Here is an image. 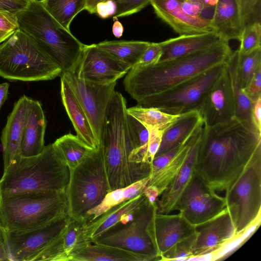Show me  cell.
Instances as JSON below:
<instances>
[{
    "mask_svg": "<svg viewBox=\"0 0 261 261\" xmlns=\"http://www.w3.org/2000/svg\"><path fill=\"white\" fill-rule=\"evenodd\" d=\"M46 11L61 25L70 31L73 18L85 10L86 0H41Z\"/></svg>",
    "mask_w": 261,
    "mask_h": 261,
    "instance_id": "836d02e7",
    "label": "cell"
},
{
    "mask_svg": "<svg viewBox=\"0 0 261 261\" xmlns=\"http://www.w3.org/2000/svg\"><path fill=\"white\" fill-rule=\"evenodd\" d=\"M226 208L224 197L218 195L194 172L179 202L178 211L196 226L216 216Z\"/></svg>",
    "mask_w": 261,
    "mask_h": 261,
    "instance_id": "4fadbf2b",
    "label": "cell"
},
{
    "mask_svg": "<svg viewBox=\"0 0 261 261\" xmlns=\"http://www.w3.org/2000/svg\"><path fill=\"white\" fill-rule=\"evenodd\" d=\"M19 29L16 13L0 11V44Z\"/></svg>",
    "mask_w": 261,
    "mask_h": 261,
    "instance_id": "ab89813d",
    "label": "cell"
},
{
    "mask_svg": "<svg viewBox=\"0 0 261 261\" xmlns=\"http://www.w3.org/2000/svg\"><path fill=\"white\" fill-rule=\"evenodd\" d=\"M117 5V12L113 17L127 16L136 13L150 4L151 0H113Z\"/></svg>",
    "mask_w": 261,
    "mask_h": 261,
    "instance_id": "60d3db41",
    "label": "cell"
},
{
    "mask_svg": "<svg viewBox=\"0 0 261 261\" xmlns=\"http://www.w3.org/2000/svg\"><path fill=\"white\" fill-rule=\"evenodd\" d=\"M214 256V253L192 255L188 257L186 261H212Z\"/></svg>",
    "mask_w": 261,
    "mask_h": 261,
    "instance_id": "816d5d0a",
    "label": "cell"
},
{
    "mask_svg": "<svg viewBox=\"0 0 261 261\" xmlns=\"http://www.w3.org/2000/svg\"><path fill=\"white\" fill-rule=\"evenodd\" d=\"M31 0H0V11L17 13L24 9Z\"/></svg>",
    "mask_w": 261,
    "mask_h": 261,
    "instance_id": "bcb514c9",
    "label": "cell"
},
{
    "mask_svg": "<svg viewBox=\"0 0 261 261\" xmlns=\"http://www.w3.org/2000/svg\"><path fill=\"white\" fill-rule=\"evenodd\" d=\"M196 232L177 243L162 256L161 260L184 261L192 255V251Z\"/></svg>",
    "mask_w": 261,
    "mask_h": 261,
    "instance_id": "74e56055",
    "label": "cell"
},
{
    "mask_svg": "<svg viewBox=\"0 0 261 261\" xmlns=\"http://www.w3.org/2000/svg\"><path fill=\"white\" fill-rule=\"evenodd\" d=\"M226 68V62L188 79L161 93L146 97L138 105L153 107L172 115L199 111L210 90Z\"/></svg>",
    "mask_w": 261,
    "mask_h": 261,
    "instance_id": "9c48e42d",
    "label": "cell"
},
{
    "mask_svg": "<svg viewBox=\"0 0 261 261\" xmlns=\"http://www.w3.org/2000/svg\"><path fill=\"white\" fill-rule=\"evenodd\" d=\"M260 149L261 133L236 117L203 125L194 169L211 188L225 191Z\"/></svg>",
    "mask_w": 261,
    "mask_h": 261,
    "instance_id": "6da1fadb",
    "label": "cell"
},
{
    "mask_svg": "<svg viewBox=\"0 0 261 261\" xmlns=\"http://www.w3.org/2000/svg\"><path fill=\"white\" fill-rule=\"evenodd\" d=\"M16 15L19 30L32 39L62 72L72 69L85 44L53 18L41 1L31 0Z\"/></svg>",
    "mask_w": 261,
    "mask_h": 261,
    "instance_id": "5b68a950",
    "label": "cell"
},
{
    "mask_svg": "<svg viewBox=\"0 0 261 261\" xmlns=\"http://www.w3.org/2000/svg\"><path fill=\"white\" fill-rule=\"evenodd\" d=\"M195 230L196 238L192 255L213 252L237 236L234 224L226 208L213 218L196 225Z\"/></svg>",
    "mask_w": 261,
    "mask_h": 261,
    "instance_id": "ac0fdd59",
    "label": "cell"
},
{
    "mask_svg": "<svg viewBox=\"0 0 261 261\" xmlns=\"http://www.w3.org/2000/svg\"><path fill=\"white\" fill-rule=\"evenodd\" d=\"M200 137L191 147L180 170L156 199L158 213L169 214L178 210L181 195L194 170L195 160Z\"/></svg>",
    "mask_w": 261,
    "mask_h": 261,
    "instance_id": "7402d4cb",
    "label": "cell"
},
{
    "mask_svg": "<svg viewBox=\"0 0 261 261\" xmlns=\"http://www.w3.org/2000/svg\"><path fill=\"white\" fill-rule=\"evenodd\" d=\"M156 202H148L139 211L135 218L119 229H113L97 238L93 243L115 246L142 255L148 261L160 260L146 231L154 213Z\"/></svg>",
    "mask_w": 261,
    "mask_h": 261,
    "instance_id": "8fae6325",
    "label": "cell"
},
{
    "mask_svg": "<svg viewBox=\"0 0 261 261\" xmlns=\"http://www.w3.org/2000/svg\"><path fill=\"white\" fill-rule=\"evenodd\" d=\"M131 68L92 44L84 45L77 62L70 71L84 81L109 85L125 75Z\"/></svg>",
    "mask_w": 261,
    "mask_h": 261,
    "instance_id": "9a60e30c",
    "label": "cell"
},
{
    "mask_svg": "<svg viewBox=\"0 0 261 261\" xmlns=\"http://www.w3.org/2000/svg\"><path fill=\"white\" fill-rule=\"evenodd\" d=\"M232 52L228 42L219 39L205 49L185 56L152 65H135L126 74L123 86L138 102L225 62Z\"/></svg>",
    "mask_w": 261,
    "mask_h": 261,
    "instance_id": "7a4b0ae2",
    "label": "cell"
},
{
    "mask_svg": "<svg viewBox=\"0 0 261 261\" xmlns=\"http://www.w3.org/2000/svg\"><path fill=\"white\" fill-rule=\"evenodd\" d=\"M60 67L19 29L0 44V76L10 81L51 80L60 76Z\"/></svg>",
    "mask_w": 261,
    "mask_h": 261,
    "instance_id": "52a82bcc",
    "label": "cell"
},
{
    "mask_svg": "<svg viewBox=\"0 0 261 261\" xmlns=\"http://www.w3.org/2000/svg\"><path fill=\"white\" fill-rule=\"evenodd\" d=\"M238 49L232 52L226 61V67L230 77L235 102V117L256 130L251 117L252 103L244 91L238 71Z\"/></svg>",
    "mask_w": 261,
    "mask_h": 261,
    "instance_id": "f546056e",
    "label": "cell"
},
{
    "mask_svg": "<svg viewBox=\"0 0 261 261\" xmlns=\"http://www.w3.org/2000/svg\"><path fill=\"white\" fill-rule=\"evenodd\" d=\"M150 42L143 41H104L96 44L117 60L133 67L146 50Z\"/></svg>",
    "mask_w": 261,
    "mask_h": 261,
    "instance_id": "d6a6232c",
    "label": "cell"
},
{
    "mask_svg": "<svg viewBox=\"0 0 261 261\" xmlns=\"http://www.w3.org/2000/svg\"><path fill=\"white\" fill-rule=\"evenodd\" d=\"M46 120L41 104L31 98L21 144L20 155H36L44 147Z\"/></svg>",
    "mask_w": 261,
    "mask_h": 261,
    "instance_id": "603a6c76",
    "label": "cell"
},
{
    "mask_svg": "<svg viewBox=\"0 0 261 261\" xmlns=\"http://www.w3.org/2000/svg\"><path fill=\"white\" fill-rule=\"evenodd\" d=\"M0 260H9L2 230L0 228Z\"/></svg>",
    "mask_w": 261,
    "mask_h": 261,
    "instance_id": "681fc988",
    "label": "cell"
},
{
    "mask_svg": "<svg viewBox=\"0 0 261 261\" xmlns=\"http://www.w3.org/2000/svg\"><path fill=\"white\" fill-rule=\"evenodd\" d=\"M160 258L173 246L196 232L195 226L180 213L169 215L155 212L146 228Z\"/></svg>",
    "mask_w": 261,
    "mask_h": 261,
    "instance_id": "2e32d148",
    "label": "cell"
},
{
    "mask_svg": "<svg viewBox=\"0 0 261 261\" xmlns=\"http://www.w3.org/2000/svg\"><path fill=\"white\" fill-rule=\"evenodd\" d=\"M201 124H204V122L197 110L179 115L175 121L163 130L161 143L154 158L180 144Z\"/></svg>",
    "mask_w": 261,
    "mask_h": 261,
    "instance_id": "484cf974",
    "label": "cell"
},
{
    "mask_svg": "<svg viewBox=\"0 0 261 261\" xmlns=\"http://www.w3.org/2000/svg\"><path fill=\"white\" fill-rule=\"evenodd\" d=\"M66 191L0 192V228L24 231L46 226L67 215Z\"/></svg>",
    "mask_w": 261,
    "mask_h": 261,
    "instance_id": "277c9868",
    "label": "cell"
},
{
    "mask_svg": "<svg viewBox=\"0 0 261 261\" xmlns=\"http://www.w3.org/2000/svg\"><path fill=\"white\" fill-rule=\"evenodd\" d=\"M126 101L114 91L106 111L101 132V148L111 191L149 176L151 164L129 161L135 149L127 121Z\"/></svg>",
    "mask_w": 261,
    "mask_h": 261,
    "instance_id": "3957f363",
    "label": "cell"
},
{
    "mask_svg": "<svg viewBox=\"0 0 261 261\" xmlns=\"http://www.w3.org/2000/svg\"><path fill=\"white\" fill-rule=\"evenodd\" d=\"M61 96L63 105L70 118L76 136L93 149L99 148L88 118L64 80L61 78Z\"/></svg>",
    "mask_w": 261,
    "mask_h": 261,
    "instance_id": "4316f807",
    "label": "cell"
},
{
    "mask_svg": "<svg viewBox=\"0 0 261 261\" xmlns=\"http://www.w3.org/2000/svg\"><path fill=\"white\" fill-rule=\"evenodd\" d=\"M204 125L211 126L235 117L236 106L226 67L205 97L199 110Z\"/></svg>",
    "mask_w": 261,
    "mask_h": 261,
    "instance_id": "e0dca14e",
    "label": "cell"
},
{
    "mask_svg": "<svg viewBox=\"0 0 261 261\" xmlns=\"http://www.w3.org/2000/svg\"><path fill=\"white\" fill-rule=\"evenodd\" d=\"M124 28L122 23L117 19H115L112 26V33L117 38H120L123 35Z\"/></svg>",
    "mask_w": 261,
    "mask_h": 261,
    "instance_id": "f5cc1de1",
    "label": "cell"
},
{
    "mask_svg": "<svg viewBox=\"0 0 261 261\" xmlns=\"http://www.w3.org/2000/svg\"><path fill=\"white\" fill-rule=\"evenodd\" d=\"M224 198L237 235L261 217V149L225 190Z\"/></svg>",
    "mask_w": 261,
    "mask_h": 261,
    "instance_id": "30bf717a",
    "label": "cell"
},
{
    "mask_svg": "<svg viewBox=\"0 0 261 261\" xmlns=\"http://www.w3.org/2000/svg\"><path fill=\"white\" fill-rule=\"evenodd\" d=\"M238 53V68L244 89L261 67V48L246 55Z\"/></svg>",
    "mask_w": 261,
    "mask_h": 261,
    "instance_id": "d590c367",
    "label": "cell"
},
{
    "mask_svg": "<svg viewBox=\"0 0 261 261\" xmlns=\"http://www.w3.org/2000/svg\"><path fill=\"white\" fill-rule=\"evenodd\" d=\"M243 29L254 22L261 23V0H237Z\"/></svg>",
    "mask_w": 261,
    "mask_h": 261,
    "instance_id": "f35d334b",
    "label": "cell"
},
{
    "mask_svg": "<svg viewBox=\"0 0 261 261\" xmlns=\"http://www.w3.org/2000/svg\"><path fill=\"white\" fill-rule=\"evenodd\" d=\"M52 144L57 155L69 170L77 167L94 150L71 134L61 137Z\"/></svg>",
    "mask_w": 261,
    "mask_h": 261,
    "instance_id": "1f68e13d",
    "label": "cell"
},
{
    "mask_svg": "<svg viewBox=\"0 0 261 261\" xmlns=\"http://www.w3.org/2000/svg\"><path fill=\"white\" fill-rule=\"evenodd\" d=\"M238 51L246 55L261 48V23L254 22L244 27L239 40Z\"/></svg>",
    "mask_w": 261,
    "mask_h": 261,
    "instance_id": "8d00e7d4",
    "label": "cell"
},
{
    "mask_svg": "<svg viewBox=\"0 0 261 261\" xmlns=\"http://www.w3.org/2000/svg\"><path fill=\"white\" fill-rule=\"evenodd\" d=\"M116 12L117 5L113 0L100 2L95 7V13L103 19L113 17Z\"/></svg>",
    "mask_w": 261,
    "mask_h": 261,
    "instance_id": "f6af8a7d",
    "label": "cell"
},
{
    "mask_svg": "<svg viewBox=\"0 0 261 261\" xmlns=\"http://www.w3.org/2000/svg\"><path fill=\"white\" fill-rule=\"evenodd\" d=\"M9 87L8 83L0 84V109L8 98Z\"/></svg>",
    "mask_w": 261,
    "mask_h": 261,
    "instance_id": "f907efd6",
    "label": "cell"
},
{
    "mask_svg": "<svg viewBox=\"0 0 261 261\" xmlns=\"http://www.w3.org/2000/svg\"><path fill=\"white\" fill-rule=\"evenodd\" d=\"M149 176L123 188L108 192L101 202L88 212L85 220L88 223L94 220L111 208L142 194L146 187Z\"/></svg>",
    "mask_w": 261,
    "mask_h": 261,
    "instance_id": "4dcf8cb0",
    "label": "cell"
},
{
    "mask_svg": "<svg viewBox=\"0 0 261 261\" xmlns=\"http://www.w3.org/2000/svg\"><path fill=\"white\" fill-rule=\"evenodd\" d=\"M68 216L24 231H3L9 260L34 261L61 233Z\"/></svg>",
    "mask_w": 261,
    "mask_h": 261,
    "instance_id": "5bb4252c",
    "label": "cell"
},
{
    "mask_svg": "<svg viewBox=\"0 0 261 261\" xmlns=\"http://www.w3.org/2000/svg\"><path fill=\"white\" fill-rule=\"evenodd\" d=\"M211 24L219 39L239 41L243 27L237 0H218Z\"/></svg>",
    "mask_w": 261,
    "mask_h": 261,
    "instance_id": "cb8c5ba5",
    "label": "cell"
},
{
    "mask_svg": "<svg viewBox=\"0 0 261 261\" xmlns=\"http://www.w3.org/2000/svg\"><path fill=\"white\" fill-rule=\"evenodd\" d=\"M148 201L143 192L135 198L111 208L94 220L85 224L84 234L86 239L93 243L119 224L124 225L126 217L137 213Z\"/></svg>",
    "mask_w": 261,
    "mask_h": 261,
    "instance_id": "44dd1931",
    "label": "cell"
},
{
    "mask_svg": "<svg viewBox=\"0 0 261 261\" xmlns=\"http://www.w3.org/2000/svg\"><path fill=\"white\" fill-rule=\"evenodd\" d=\"M69 179L68 167L50 144L36 155L20 156L4 170L0 192L66 191Z\"/></svg>",
    "mask_w": 261,
    "mask_h": 261,
    "instance_id": "8992f818",
    "label": "cell"
},
{
    "mask_svg": "<svg viewBox=\"0 0 261 261\" xmlns=\"http://www.w3.org/2000/svg\"><path fill=\"white\" fill-rule=\"evenodd\" d=\"M219 38L215 32L193 35H182L159 43L162 54L159 62L185 56L205 49Z\"/></svg>",
    "mask_w": 261,
    "mask_h": 261,
    "instance_id": "d4e9b609",
    "label": "cell"
},
{
    "mask_svg": "<svg viewBox=\"0 0 261 261\" xmlns=\"http://www.w3.org/2000/svg\"><path fill=\"white\" fill-rule=\"evenodd\" d=\"M146 127L149 132L147 157L151 164L160 146L163 130L150 127Z\"/></svg>",
    "mask_w": 261,
    "mask_h": 261,
    "instance_id": "7bdbcfd3",
    "label": "cell"
},
{
    "mask_svg": "<svg viewBox=\"0 0 261 261\" xmlns=\"http://www.w3.org/2000/svg\"><path fill=\"white\" fill-rule=\"evenodd\" d=\"M251 117L255 128L261 133V97L252 103Z\"/></svg>",
    "mask_w": 261,
    "mask_h": 261,
    "instance_id": "7dc6e473",
    "label": "cell"
},
{
    "mask_svg": "<svg viewBox=\"0 0 261 261\" xmlns=\"http://www.w3.org/2000/svg\"><path fill=\"white\" fill-rule=\"evenodd\" d=\"M148 261L144 256L115 246L92 243L71 257L70 261Z\"/></svg>",
    "mask_w": 261,
    "mask_h": 261,
    "instance_id": "f1b7e54d",
    "label": "cell"
},
{
    "mask_svg": "<svg viewBox=\"0 0 261 261\" xmlns=\"http://www.w3.org/2000/svg\"><path fill=\"white\" fill-rule=\"evenodd\" d=\"M110 191L99 146L77 167L69 170V179L66 189L67 215L85 223L88 212L98 205Z\"/></svg>",
    "mask_w": 261,
    "mask_h": 261,
    "instance_id": "ba28073f",
    "label": "cell"
},
{
    "mask_svg": "<svg viewBox=\"0 0 261 261\" xmlns=\"http://www.w3.org/2000/svg\"><path fill=\"white\" fill-rule=\"evenodd\" d=\"M31 98L24 95L15 102L1 134L4 170L20 155L21 144Z\"/></svg>",
    "mask_w": 261,
    "mask_h": 261,
    "instance_id": "d6986e66",
    "label": "cell"
},
{
    "mask_svg": "<svg viewBox=\"0 0 261 261\" xmlns=\"http://www.w3.org/2000/svg\"><path fill=\"white\" fill-rule=\"evenodd\" d=\"M162 54L159 43H150L135 65L146 66L158 63Z\"/></svg>",
    "mask_w": 261,
    "mask_h": 261,
    "instance_id": "b9f144b4",
    "label": "cell"
},
{
    "mask_svg": "<svg viewBox=\"0 0 261 261\" xmlns=\"http://www.w3.org/2000/svg\"><path fill=\"white\" fill-rule=\"evenodd\" d=\"M244 91L252 103L261 97V67L257 69Z\"/></svg>",
    "mask_w": 261,
    "mask_h": 261,
    "instance_id": "ee69618b",
    "label": "cell"
},
{
    "mask_svg": "<svg viewBox=\"0 0 261 261\" xmlns=\"http://www.w3.org/2000/svg\"><path fill=\"white\" fill-rule=\"evenodd\" d=\"M203 125H199L192 133L180 150L163 167L149 175L147 186L156 188L160 196L181 169L191 147L200 136Z\"/></svg>",
    "mask_w": 261,
    "mask_h": 261,
    "instance_id": "83f0119b",
    "label": "cell"
},
{
    "mask_svg": "<svg viewBox=\"0 0 261 261\" xmlns=\"http://www.w3.org/2000/svg\"><path fill=\"white\" fill-rule=\"evenodd\" d=\"M127 113L146 127L163 130L175 121L179 115L166 113L153 107H144L139 105L127 108Z\"/></svg>",
    "mask_w": 261,
    "mask_h": 261,
    "instance_id": "e575fe53",
    "label": "cell"
},
{
    "mask_svg": "<svg viewBox=\"0 0 261 261\" xmlns=\"http://www.w3.org/2000/svg\"><path fill=\"white\" fill-rule=\"evenodd\" d=\"M67 83L90 123L99 144L106 111L115 91L116 82L98 85L78 77L71 71L60 76Z\"/></svg>",
    "mask_w": 261,
    "mask_h": 261,
    "instance_id": "7c38bea8",
    "label": "cell"
},
{
    "mask_svg": "<svg viewBox=\"0 0 261 261\" xmlns=\"http://www.w3.org/2000/svg\"><path fill=\"white\" fill-rule=\"evenodd\" d=\"M199 2L209 7H215L218 0H190Z\"/></svg>",
    "mask_w": 261,
    "mask_h": 261,
    "instance_id": "11a10c76",
    "label": "cell"
},
{
    "mask_svg": "<svg viewBox=\"0 0 261 261\" xmlns=\"http://www.w3.org/2000/svg\"><path fill=\"white\" fill-rule=\"evenodd\" d=\"M182 0H151L158 17L180 35L215 32L211 20L193 16L182 9Z\"/></svg>",
    "mask_w": 261,
    "mask_h": 261,
    "instance_id": "ffe728a7",
    "label": "cell"
},
{
    "mask_svg": "<svg viewBox=\"0 0 261 261\" xmlns=\"http://www.w3.org/2000/svg\"><path fill=\"white\" fill-rule=\"evenodd\" d=\"M106 0H86L85 10L90 14L95 13V7L97 3Z\"/></svg>",
    "mask_w": 261,
    "mask_h": 261,
    "instance_id": "db71d44e",
    "label": "cell"
},
{
    "mask_svg": "<svg viewBox=\"0 0 261 261\" xmlns=\"http://www.w3.org/2000/svg\"><path fill=\"white\" fill-rule=\"evenodd\" d=\"M143 193L149 201L151 203L155 202L156 199L160 196L158 190L154 187L151 186H146Z\"/></svg>",
    "mask_w": 261,
    "mask_h": 261,
    "instance_id": "c3c4849f",
    "label": "cell"
}]
</instances>
